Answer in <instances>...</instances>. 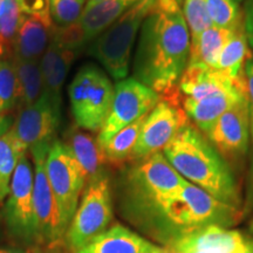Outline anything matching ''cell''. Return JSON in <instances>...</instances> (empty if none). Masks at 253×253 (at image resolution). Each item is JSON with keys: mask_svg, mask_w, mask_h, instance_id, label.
<instances>
[{"mask_svg": "<svg viewBox=\"0 0 253 253\" xmlns=\"http://www.w3.org/2000/svg\"><path fill=\"white\" fill-rule=\"evenodd\" d=\"M248 91L245 94L220 95L196 102H183V110L188 118L197 126L198 130L205 135L233 103L245 97Z\"/></svg>", "mask_w": 253, "mask_h": 253, "instance_id": "24", "label": "cell"}, {"mask_svg": "<svg viewBox=\"0 0 253 253\" xmlns=\"http://www.w3.org/2000/svg\"><path fill=\"white\" fill-rule=\"evenodd\" d=\"M235 1H237V2H239V1H253V0H235Z\"/></svg>", "mask_w": 253, "mask_h": 253, "instance_id": "38", "label": "cell"}, {"mask_svg": "<svg viewBox=\"0 0 253 253\" xmlns=\"http://www.w3.org/2000/svg\"><path fill=\"white\" fill-rule=\"evenodd\" d=\"M183 14L188 24L191 39L199 36L207 28L212 26L208 15L204 0H184Z\"/></svg>", "mask_w": 253, "mask_h": 253, "instance_id": "32", "label": "cell"}, {"mask_svg": "<svg viewBox=\"0 0 253 253\" xmlns=\"http://www.w3.org/2000/svg\"><path fill=\"white\" fill-rule=\"evenodd\" d=\"M191 37L181 0H155L138 33L134 79L177 103L178 84L189 63Z\"/></svg>", "mask_w": 253, "mask_h": 253, "instance_id": "1", "label": "cell"}, {"mask_svg": "<svg viewBox=\"0 0 253 253\" xmlns=\"http://www.w3.org/2000/svg\"><path fill=\"white\" fill-rule=\"evenodd\" d=\"M135 0H88L78 26L80 28L84 46L93 42L100 34L115 23Z\"/></svg>", "mask_w": 253, "mask_h": 253, "instance_id": "20", "label": "cell"}, {"mask_svg": "<svg viewBox=\"0 0 253 253\" xmlns=\"http://www.w3.org/2000/svg\"><path fill=\"white\" fill-rule=\"evenodd\" d=\"M245 79L248 88L249 114H250V138L252 142V168H251V184H250V198L253 202V54L245 63Z\"/></svg>", "mask_w": 253, "mask_h": 253, "instance_id": "33", "label": "cell"}, {"mask_svg": "<svg viewBox=\"0 0 253 253\" xmlns=\"http://www.w3.org/2000/svg\"><path fill=\"white\" fill-rule=\"evenodd\" d=\"M60 122L61 107L42 93L37 102L19 110L12 130L19 144L27 151L37 144L53 143Z\"/></svg>", "mask_w": 253, "mask_h": 253, "instance_id": "14", "label": "cell"}, {"mask_svg": "<svg viewBox=\"0 0 253 253\" xmlns=\"http://www.w3.org/2000/svg\"><path fill=\"white\" fill-rule=\"evenodd\" d=\"M240 211L221 203L188 181L172 197L164 202L151 218L168 246L189 233L207 226L229 227L239 219Z\"/></svg>", "mask_w": 253, "mask_h": 253, "instance_id": "3", "label": "cell"}, {"mask_svg": "<svg viewBox=\"0 0 253 253\" xmlns=\"http://www.w3.org/2000/svg\"><path fill=\"white\" fill-rule=\"evenodd\" d=\"M185 182L163 153H157L135 161L128 170L126 197L136 212L150 221L164 202L175 196Z\"/></svg>", "mask_w": 253, "mask_h": 253, "instance_id": "4", "label": "cell"}, {"mask_svg": "<svg viewBox=\"0 0 253 253\" xmlns=\"http://www.w3.org/2000/svg\"><path fill=\"white\" fill-rule=\"evenodd\" d=\"M33 186V168L28 157L24 155L12 177L4 207V219L9 232L26 242H38Z\"/></svg>", "mask_w": 253, "mask_h": 253, "instance_id": "10", "label": "cell"}, {"mask_svg": "<svg viewBox=\"0 0 253 253\" xmlns=\"http://www.w3.org/2000/svg\"><path fill=\"white\" fill-rule=\"evenodd\" d=\"M4 1H5V0H0V6L2 5V2H4Z\"/></svg>", "mask_w": 253, "mask_h": 253, "instance_id": "40", "label": "cell"}, {"mask_svg": "<svg viewBox=\"0 0 253 253\" xmlns=\"http://www.w3.org/2000/svg\"><path fill=\"white\" fill-rule=\"evenodd\" d=\"M246 79L235 81L218 68L188 65L178 84L182 102H196L227 94H245Z\"/></svg>", "mask_w": 253, "mask_h": 253, "instance_id": "15", "label": "cell"}, {"mask_svg": "<svg viewBox=\"0 0 253 253\" xmlns=\"http://www.w3.org/2000/svg\"><path fill=\"white\" fill-rule=\"evenodd\" d=\"M0 253H27L19 249H0Z\"/></svg>", "mask_w": 253, "mask_h": 253, "instance_id": "36", "label": "cell"}, {"mask_svg": "<svg viewBox=\"0 0 253 253\" xmlns=\"http://www.w3.org/2000/svg\"><path fill=\"white\" fill-rule=\"evenodd\" d=\"M161 248L122 225L110 226L74 253H167Z\"/></svg>", "mask_w": 253, "mask_h": 253, "instance_id": "19", "label": "cell"}, {"mask_svg": "<svg viewBox=\"0 0 253 253\" xmlns=\"http://www.w3.org/2000/svg\"><path fill=\"white\" fill-rule=\"evenodd\" d=\"M113 219L109 177L102 171L87 183L77 212L66 231V243L78 251L109 229Z\"/></svg>", "mask_w": 253, "mask_h": 253, "instance_id": "7", "label": "cell"}, {"mask_svg": "<svg viewBox=\"0 0 253 253\" xmlns=\"http://www.w3.org/2000/svg\"><path fill=\"white\" fill-rule=\"evenodd\" d=\"M145 118L147 116L126 126L122 130L116 132L109 141L101 145L100 148L107 163L122 164L126 161H131L134 148Z\"/></svg>", "mask_w": 253, "mask_h": 253, "instance_id": "26", "label": "cell"}, {"mask_svg": "<svg viewBox=\"0 0 253 253\" xmlns=\"http://www.w3.org/2000/svg\"><path fill=\"white\" fill-rule=\"evenodd\" d=\"M162 153L185 181L221 203L239 209L238 185L229 164L198 128L189 122Z\"/></svg>", "mask_w": 253, "mask_h": 253, "instance_id": "2", "label": "cell"}, {"mask_svg": "<svg viewBox=\"0 0 253 253\" xmlns=\"http://www.w3.org/2000/svg\"><path fill=\"white\" fill-rule=\"evenodd\" d=\"M160 101L156 91L134 78L116 82L112 107L96 137L100 147L126 126L147 116Z\"/></svg>", "mask_w": 253, "mask_h": 253, "instance_id": "9", "label": "cell"}, {"mask_svg": "<svg viewBox=\"0 0 253 253\" xmlns=\"http://www.w3.org/2000/svg\"><path fill=\"white\" fill-rule=\"evenodd\" d=\"M168 249L173 252L253 253V243L236 230L221 226H207L177 239Z\"/></svg>", "mask_w": 253, "mask_h": 253, "instance_id": "16", "label": "cell"}, {"mask_svg": "<svg viewBox=\"0 0 253 253\" xmlns=\"http://www.w3.org/2000/svg\"><path fill=\"white\" fill-rule=\"evenodd\" d=\"M251 229H252V231H253V220H252V223H251Z\"/></svg>", "mask_w": 253, "mask_h": 253, "instance_id": "41", "label": "cell"}, {"mask_svg": "<svg viewBox=\"0 0 253 253\" xmlns=\"http://www.w3.org/2000/svg\"><path fill=\"white\" fill-rule=\"evenodd\" d=\"M50 144L40 143L31 148L34 163V210L37 220V239L43 244H54L62 239V229L58 204L50 188L46 170V161Z\"/></svg>", "mask_w": 253, "mask_h": 253, "instance_id": "11", "label": "cell"}, {"mask_svg": "<svg viewBox=\"0 0 253 253\" xmlns=\"http://www.w3.org/2000/svg\"><path fill=\"white\" fill-rule=\"evenodd\" d=\"M154 5L155 0H138L90 43L88 54L96 59L115 81L128 77L135 40Z\"/></svg>", "mask_w": 253, "mask_h": 253, "instance_id": "5", "label": "cell"}, {"mask_svg": "<svg viewBox=\"0 0 253 253\" xmlns=\"http://www.w3.org/2000/svg\"><path fill=\"white\" fill-rule=\"evenodd\" d=\"M233 30L211 26L191 39L188 65L217 68L220 53Z\"/></svg>", "mask_w": 253, "mask_h": 253, "instance_id": "23", "label": "cell"}, {"mask_svg": "<svg viewBox=\"0 0 253 253\" xmlns=\"http://www.w3.org/2000/svg\"><path fill=\"white\" fill-rule=\"evenodd\" d=\"M80 52L65 47L52 37L49 46L40 60L43 79V94L61 107L62 88L66 78Z\"/></svg>", "mask_w": 253, "mask_h": 253, "instance_id": "18", "label": "cell"}, {"mask_svg": "<svg viewBox=\"0 0 253 253\" xmlns=\"http://www.w3.org/2000/svg\"><path fill=\"white\" fill-rule=\"evenodd\" d=\"M53 28L50 15L24 14L9 58L28 61L41 60L49 46Z\"/></svg>", "mask_w": 253, "mask_h": 253, "instance_id": "17", "label": "cell"}, {"mask_svg": "<svg viewBox=\"0 0 253 253\" xmlns=\"http://www.w3.org/2000/svg\"><path fill=\"white\" fill-rule=\"evenodd\" d=\"M91 1H95V0H91ZM135 1H138V0H135Z\"/></svg>", "mask_w": 253, "mask_h": 253, "instance_id": "42", "label": "cell"}, {"mask_svg": "<svg viewBox=\"0 0 253 253\" xmlns=\"http://www.w3.org/2000/svg\"><path fill=\"white\" fill-rule=\"evenodd\" d=\"M13 126V118L7 114H0V136L6 134Z\"/></svg>", "mask_w": 253, "mask_h": 253, "instance_id": "35", "label": "cell"}, {"mask_svg": "<svg viewBox=\"0 0 253 253\" xmlns=\"http://www.w3.org/2000/svg\"><path fill=\"white\" fill-rule=\"evenodd\" d=\"M26 155L12 128L0 136V205L8 196L12 177L21 156Z\"/></svg>", "mask_w": 253, "mask_h": 253, "instance_id": "27", "label": "cell"}, {"mask_svg": "<svg viewBox=\"0 0 253 253\" xmlns=\"http://www.w3.org/2000/svg\"><path fill=\"white\" fill-rule=\"evenodd\" d=\"M189 123L188 115L177 103L161 100L148 114L134 148L131 161L162 153L164 148Z\"/></svg>", "mask_w": 253, "mask_h": 253, "instance_id": "12", "label": "cell"}, {"mask_svg": "<svg viewBox=\"0 0 253 253\" xmlns=\"http://www.w3.org/2000/svg\"><path fill=\"white\" fill-rule=\"evenodd\" d=\"M48 181L58 204L63 231H67L87 182L74 156L62 141L50 144L46 161Z\"/></svg>", "mask_w": 253, "mask_h": 253, "instance_id": "8", "label": "cell"}, {"mask_svg": "<svg viewBox=\"0 0 253 253\" xmlns=\"http://www.w3.org/2000/svg\"><path fill=\"white\" fill-rule=\"evenodd\" d=\"M221 157L237 162L246 156L250 143V114L248 95L226 110L205 134Z\"/></svg>", "mask_w": 253, "mask_h": 253, "instance_id": "13", "label": "cell"}, {"mask_svg": "<svg viewBox=\"0 0 253 253\" xmlns=\"http://www.w3.org/2000/svg\"><path fill=\"white\" fill-rule=\"evenodd\" d=\"M63 143L74 156L87 183L103 171L106 158L93 136L80 130L78 126H69Z\"/></svg>", "mask_w": 253, "mask_h": 253, "instance_id": "21", "label": "cell"}, {"mask_svg": "<svg viewBox=\"0 0 253 253\" xmlns=\"http://www.w3.org/2000/svg\"><path fill=\"white\" fill-rule=\"evenodd\" d=\"M212 26L236 30L244 25V9L235 0H204Z\"/></svg>", "mask_w": 253, "mask_h": 253, "instance_id": "29", "label": "cell"}, {"mask_svg": "<svg viewBox=\"0 0 253 253\" xmlns=\"http://www.w3.org/2000/svg\"><path fill=\"white\" fill-rule=\"evenodd\" d=\"M87 0H49V15L53 25L67 28L78 24Z\"/></svg>", "mask_w": 253, "mask_h": 253, "instance_id": "31", "label": "cell"}, {"mask_svg": "<svg viewBox=\"0 0 253 253\" xmlns=\"http://www.w3.org/2000/svg\"><path fill=\"white\" fill-rule=\"evenodd\" d=\"M246 37L245 23L232 31L221 50L217 68L235 81L245 80V63L252 56Z\"/></svg>", "mask_w": 253, "mask_h": 253, "instance_id": "22", "label": "cell"}, {"mask_svg": "<svg viewBox=\"0 0 253 253\" xmlns=\"http://www.w3.org/2000/svg\"><path fill=\"white\" fill-rule=\"evenodd\" d=\"M177 253V252H175ZM178 253H202V252H196V251H185V252H178Z\"/></svg>", "mask_w": 253, "mask_h": 253, "instance_id": "37", "label": "cell"}, {"mask_svg": "<svg viewBox=\"0 0 253 253\" xmlns=\"http://www.w3.org/2000/svg\"><path fill=\"white\" fill-rule=\"evenodd\" d=\"M19 99V82L12 58L0 60V114L15 108Z\"/></svg>", "mask_w": 253, "mask_h": 253, "instance_id": "30", "label": "cell"}, {"mask_svg": "<svg viewBox=\"0 0 253 253\" xmlns=\"http://www.w3.org/2000/svg\"><path fill=\"white\" fill-rule=\"evenodd\" d=\"M168 249V248H167ZM167 253H175V252H173V251H171V250H169V249H168V251H167Z\"/></svg>", "mask_w": 253, "mask_h": 253, "instance_id": "39", "label": "cell"}, {"mask_svg": "<svg viewBox=\"0 0 253 253\" xmlns=\"http://www.w3.org/2000/svg\"><path fill=\"white\" fill-rule=\"evenodd\" d=\"M245 32L249 45L253 49V1H248L244 8Z\"/></svg>", "mask_w": 253, "mask_h": 253, "instance_id": "34", "label": "cell"}, {"mask_svg": "<svg viewBox=\"0 0 253 253\" xmlns=\"http://www.w3.org/2000/svg\"><path fill=\"white\" fill-rule=\"evenodd\" d=\"M23 18L15 0H5L0 6V60L11 56Z\"/></svg>", "mask_w": 253, "mask_h": 253, "instance_id": "28", "label": "cell"}, {"mask_svg": "<svg viewBox=\"0 0 253 253\" xmlns=\"http://www.w3.org/2000/svg\"><path fill=\"white\" fill-rule=\"evenodd\" d=\"M19 82L18 109L31 106L39 100L43 91V79L40 60H19L12 58Z\"/></svg>", "mask_w": 253, "mask_h": 253, "instance_id": "25", "label": "cell"}, {"mask_svg": "<svg viewBox=\"0 0 253 253\" xmlns=\"http://www.w3.org/2000/svg\"><path fill=\"white\" fill-rule=\"evenodd\" d=\"M114 96L108 75L93 63L82 66L68 87L73 118L78 126L99 132L102 128Z\"/></svg>", "mask_w": 253, "mask_h": 253, "instance_id": "6", "label": "cell"}]
</instances>
